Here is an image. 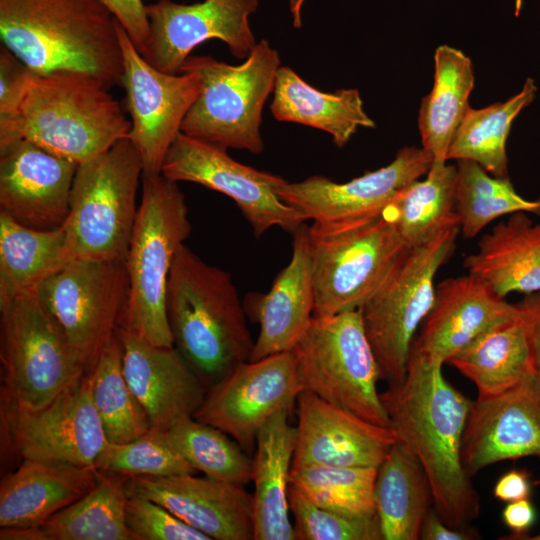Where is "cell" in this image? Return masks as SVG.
I'll return each instance as SVG.
<instances>
[{"mask_svg":"<svg viewBox=\"0 0 540 540\" xmlns=\"http://www.w3.org/2000/svg\"><path fill=\"white\" fill-rule=\"evenodd\" d=\"M396 441L420 462L433 507L455 529H469L480 513L479 495L462 460L473 401L443 375L442 365L410 352L405 379L380 393Z\"/></svg>","mask_w":540,"mask_h":540,"instance_id":"obj_1","label":"cell"},{"mask_svg":"<svg viewBox=\"0 0 540 540\" xmlns=\"http://www.w3.org/2000/svg\"><path fill=\"white\" fill-rule=\"evenodd\" d=\"M292 470L310 466L379 467L396 443L390 427L370 423L303 390L296 402Z\"/></svg>","mask_w":540,"mask_h":540,"instance_id":"obj_20","label":"cell"},{"mask_svg":"<svg viewBox=\"0 0 540 540\" xmlns=\"http://www.w3.org/2000/svg\"><path fill=\"white\" fill-rule=\"evenodd\" d=\"M116 26L99 0H0L2 45L37 74L77 71L122 85Z\"/></svg>","mask_w":540,"mask_h":540,"instance_id":"obj_2","label":"cell"},{"mask_svg":"<svg viewBox=\"0 0 540 540\" xmlns=\"http://www.w3.org/2000/svg\"><path fill=\"white\" fill-rule=\"evenodd\" d=\"M537 86L527 78L521 91L505 102L469 108L447 154V160H471L498 178L508 176L506 142L514 119L535 99Z\"/></svg>","mask_w":540,"mask_h":540,"instance_id":"obj_36","label":"cell"},{"mask_svg":"<svg viewBox=\"0 0 540 540\" xmlns=\"http://www.w3.org/2000/svg\"><path fill=\"white\" fill-rule=\"evenodd\" d=\"M122 370L153 428L167 430L193 417L206 387L174 346L154 345L120 326Z\"/></svg>","mask_w":540,"mask_h":540,"instance_id":"obj_24","label":"cell"},{"mask_svg":"<svg viewBox=\"0 0 540 540\" xmlns=\"http://www.w3.org/2000/svg\"><path fill=\"white\" fill-rule=\"evenodd\" d=\"M1 401L36 410L85 373L38 289L0 303Z\"/></svg>","mask_w":540,"mask_h":540,"instance_id":"obj_9","label":"cell"},{"mask_svg":"<svg viewBox=\"0 0 540 540\" xmlns=\"http://www.w3.org/2000/svg\"><path fill=\"white\" fill-rule=\"evenodd\" d=\"M540 458V378L534 373L512 388L478 397L469 412L462 460L472 477L504 460Z\"/></svg>","mask_w":540,"mask_h":540,"instance_id":"obj_19","label":"cell"},{"mask_svg":"<svg viewBox=\"0 0 540 540\" xmlns=\"http://www.w3.org/2000/svg\"><path fill=\"white\" fill-rule=\"evenodd\" d=\"M190 232L188 208L177 182L161 173L143 175L124 260L129 296L121 326L157 346H173L167 285L174 257Z\"/></svg>","mask_w":540,"mask_h":540,"instance_id":"obj_5","label":"cell"},{"mask_svg":"<svg viewBox=\"0 0 540 540\" xmlns=\"http://www.w3.org/2000/svg\"><path fill=\"white\" fill-rule=\"evenodd\" d=\"M164 432L171 445L196 471L241 486L252 482V458L222 430L189 417Z\"/></svg>","mask_w":540,"mask_h":540,"instance_id":"obj_39","label":"cell"},{"mask_svg":"<svg viewBox=\"0 0 540 540\" xmlns=\"http://www.w3.org/2000/svg\"><path fill=\"white\" fill-rule=\"evenodd\" d=\"M33 72L7 47L0 48V146L7 144L16 126L20 108Z\"/></svg>","mask_w":540,"mask_h":540,"instance_id":"obj_44","label":"cell"},{"mask_svg":"<svg viewBox=\"0 0 540 540\" xmlns=\"http://www.w3.org/2000/svg\"><path fill=\"white\" fill-rule=\"evenodd\" d=\"M303 391L294 349L241 363L209 387L194 414L234 439L248 454L262 426L277 412H292Z\"/></svg>","mask_w":540,"mask_h":540,"instance_id":"obj_14","label":"cell"},{"mask_svg":"<svg viewBox=\"0 0 540 540\" xmlns=\"http://www.w3.org/2000/svg\"><path fill=\"white\" fill-rule=\"evenodd\" d=\"M94 466L22 460L0 484V528L41 525L98 482Z\"/></svg>","mask_w":540,"mask_h":540,"instance_id":"obj_26","label":"cell"},{"mask_svg":"<svg viewBox=\"0 0 540 540\" xmlns=\"http://www.w3.org/2000/svg\"><path fill=\"white\" fill-rule=\"evenodd\" d=\"M305 0H289L290 11L293 16V25L296 28L301 27V10Z\"/></svg>","mask_w":540,"mask_h":540,"instance_id":"obj_50","label":"cell"},{"mask_svg":"<svg viewBox=\"0 0 540 540\" xmlns=\"http://www.w3.org/2000/svg\"><path fill=\"white\" fill-rule=\"evenodd\" d=\"M457 167L433 162L426 178L402 189L383 211L407 248L425 244L443 231L460 227L455 205Z\"/></svg>","mask_w":540,"mask_h":540,"instance_id":"obj_35","label":"cell"},{"mask_svg":"<svg viewBox=\"0 0 540 540\" xmlns=\"http://www.w3.org/2000/svg\"><path fill=\"white\" fill-rule=\"evenodd\" d=\"M531 482L525 470L512 469L503 474L493 488V495L502 502H513L529 498Z\"/></svg>","mask_w":540,"mask_h":540,"instance_id":"obj_48","label":"cell"},{"mask_svg":"<svg viewBox=\"0 0 540 540\" xmlns=\"http://www.w3.org/2000/svg\"><path fill=\"white\" fill-rule=\"evenodd\" d=\"M166 309L173 346L206 389L250 359L254 342L230 273L185 244L172 263Z\"/></svg>","mask_w":540,"mask_h":540,"instance_id":"obj_3","label":"cell"},{"mask_svg":"<svg viewBox=\"0 0 540 540\" xmlns=\"http://www.w3.org/2000/svg\"><path fill=\"white\" fill-rule=\"evenodd\" d=\"M376 517L382 540H418L433 495L418 459L396 443L378 467Z\"/></svg>","mask_w":540,"mask_h":540,"instance_id":"obj_32","label":"cell"},{"mask_svg":"<svg viewBox=\"0 0 540 540\" xmlns=\"http://www.w3.org/2000/svg\"><path fill=\"white\" fill-rule=\"evenodd\" d=\"M257 7L258 0H159L146 5L150 32L143 57L160 71L178 74L196 46L216 38L233 56L246 59L256 45L249 16Z\"/></svg>","mask_w":540,"mask_h":540,"instance_id":"obj_18","label":"cell"},{"mask_svg":"<svg viewBox=\"0 0 540 540\" xmlns=\"http://www.w3.org/2000/svg\"><path fill=\"white\" fill-rule=\"evenodd\" d=\"M456 212L465 239L477 236L495 219L516 212L540 216V198L526 199L517 193L509 177L498 178L471 160L457 161Z\"/></svg>","mask_w":540,"mask_h":540,"instance_id":"obj_37","label":"cell"},{"mask_svg":"<svg viewBox=\"0 0 540 540\" xmlns=\"http://www.w3.org/2000/svg\"><path fill=\"white\" fill-rule=\"evenodd\" d=\"M460 227L407 248L389 275L360 308L381 379L401 383L415 334L435 300L434 279L455 249Z\"/></svg>","mask_w":540,"mask_h":540,"instance_id":"obj_8","label":"cell"},{"mask_svg":"<svg viewBox=\"0 0 540 540\" xmlns=\"http://www.w3.org/2000/svg\"><path fill=\"white\" fill-rule=\"evenodd\" d=\"M85 373H90L122 325L129 296L123 261L75 260L38 288Z\"/></svg>","mask_w":540,"mask_h":540,"instance_id":"obj_12","label":"cell"},{"mask_svg":"<svg viewBox=\"0 0 540 540\" xmlns=\"http://www.w3.org/2000/svg\"><path fill=\"white\" fill-rule=\"evenodd\" d=\"M128 477L100 471L97 484L39 526L0 528L1 540H133L125 518Z\"/></svg>","mask_w":540,"mask_h":540,"instance_id":"obj_29","label":"cell"},{"mask_svg":"<svg viewBox=\"0 0 540 540\" xmlns=\"http://www.w3.org/2000/svg\"><path fill=\"white\" fill-rule=\"evenodd\" d=\"M479 533L473 529H455L447 525L432 507L425 517L420 539L423 540H473Z\"/></svg>","mask_w":540,"mask_h":540,"instance_id":"obj_49","label":"cell"},{"mask_svg":"<svg viewBox=\"0 0 540 540\" xmlns=\"http://www.w3.org/2000/svg\"><path fill=\"white\" fill-rule=\"evenodd\" d=\"M89 374L92 400L109 443H126L151 429L145 409L123 374L117 335Z\"/></svg>","mask_w":540,"mask_h":540,"instance_id":"obj_38","label":"cell"},{"mask_svg":"<svg viewBox=\"0 0 540 540\" xmlns=\"http://www.w3.org/2000/svg\"><path fill=\"white\" fill-rule=\"evenodd\" d=\"M273 94L270 107L276 120L327 132L339 148L349 142L359 127H375L357 89L322 92L287 66H280Z\"/></svg>","mask_w":540,"mask_h":540,"instance_id":"obj_30","label":"cell"},{"mask_svg":"<svg viewBox=\"0 0 540 540\" xmlns=\"http://www.w3.org/2000/svg\"><path fill=\"white\" fill-rule=\"evenodd\" d=\"M308 227L302 224L292 235L289 263L264 294H250L244 301L246 314L259 325L250 359L295 348L313 318L315 295Z\"/></svg>","mask_w":540,"mask_h":540,"instance_id":"obj_25","label":"cell"},{"mask_svg":"<svg viewBox=\"0 0 540 540\" xmlns=\"http://www.w3.org/2000/svg\"><path fill=\"white\" fill-rule=\"evenodd\" d=\"M127 32L143 56L149 39V21L142 0H99Z\"/></svg>","mask_w":540,"mask_h":540,"instance_id":"obj_45","label":"cell"},{"mask_svg":"<svg viewBox=\"0 0 540 540\" xmlns=\"http://www.w3.org/2000/svg\"><path fill=\"white\" fill-rule=\"evenodd\" d=\"M433 161L423 147H404L388 165L347 182L337 183L320 175L299 182L283 179L276 192L312 223L355 226L380 217L402 189L427 174Z\"/></svg>","mask_w":540,"mask_h":540,"instance_id":"obj_17","label":"cell"},{"mask_svg":"<svg viewBox=\"0 0 540 540\" xmlns=\"http://www.w3.org/2000/svg\"><path fill=\"white\" fill-rule=\"evenodd\" d=\"M279 68V54L266 40L256 43L245 61L236 66L210 56H189L180 72L195 74L201 90L181 132L225 150L260 154L264 149L262 111L274 91Z\"/></svg>","mask_w":540,"mask_h":540,"instance_id":"obj_6","label":"cell"},{"mask_svg":"<svg viewBox=\"0 0 540 540\" xmlns=\"http://www.w3.org/2000/svg\"><path fill=\"white\" fill-rule=\"evenodd\" d=\"M99 79L77 71L34 73L9 142L31 141L78 165L129 136L131 122Z\"/></svg>","mask_w":540,"mask_h":540,"instance_id":"obj_4","label":"cell"},{"mask_svg":"<svg viewBox=\"0 0 540 540\" xmlns=\"http://www.w3.org/2000/svg\"><path fill=\"white\" fill-rule=\"evenodd\" d=\"M447 363L474 383L478 397L500 394L536 373L522 313L481 333Z\"/></svg>","mask_w":540,"mask_h":540,"instance_id":"obj_31","label":"cell"},{"mask_svg":"<svg viewBox=\"0 0 540 540\" xmlns=\"http://www.w3.org/2000/svg\"><path fill=\"white\" fill-rule=\"evenodd\" d=\"M290 414L277 412L257 435L252 458L254 540H296L288 492L297 433Z\"/></svg>","mask_w":540,"mask_h":540,"instance_id":"obj_27","label":"cell"},{"mask_svg":"<svg viewBox=\"0 0 540 540\" xmlns=\"http://www.w3.org/2000/svg\"><path fill=\"white\" fill-rule=\"evenodd\" d=\"M125 518L133 540H210L162 505L145 497L128 496Z\"/></svg>","mask_w":540,"mask_h":540,"instance_id":"obj_43","label":"cell"},{"mask_svg":"<svg viewBox=\"0 0 540 540\" xmlns=\"http://www.w3.org/2000/svg\"><path fill=\"white\" fill-rule=\"evenodd\" d=\"M140 156L128 138L78 165L64 223L73 261H123L142 181Z\"/></svg>","mask_w":540,"mask_h":540,"instance_id":"obj_7","label":"cell"},{"mask_svg":"<svg viewBox=\"0 0 540 540\" xmlns=\"http://www.w3.org/2000/svg\"><path fill=\"white\" fill-rule=\"evenodd\" d=\"M434 68V84L422 99L418 127L422 147L433 162H447L452 140L470 108L475 78L471 59L448 45L436 49Z\"/></svg>","mask_w":540,"mask_h":540,"instance_id":"obj_34","label":"cell"},{"mask_svg":"<svg viewBox=\"0 0 540 540\" xmlns=\"http://www.w3.org/2000/svg\"><path fill=\"white\" fill-rule=\"evenodd\" d=\"M128 494L162 505L210 540H254L253 494L244 486L180 474L128 477Z\"/></svg>","mask_w":540,"mask_h":540,"instance_id":"obj_22","label":"cell"},{"mask_svg":"<svg viewBox=\"0 0 540 540\" xmlns=\"http://www.w3.org/2000/svg\"><path fill=\"white\" fill-rule=\"evenodd\" d=\"M502 519L512 532L508 539H524L536 520V512L529 498L521 499L505 506Z\"/></svg>","mask_w":540,"mask_h":540,"instance_id":"obj_46","label":"cell"},{"mask_svg":"<svg viewBox=\"0 0 540 540\" xmlns=\"http://www.w3.org/2000/svg\"><path fill=\"white\" fill-rule=\"evenodd\" d=\"M377 471V467L310 466L291 470L290 483L323 508L374 517Z\"/></svg>","mask_w":540,"mask_h":540,"instance_id":"obj_40","label":"cell"},{"mask_svg":"<svg viewBox=\"0 0 540 540\" xmlns=\"http://www.w3.org/2000/svg\"><path fill=\"white\" fill-rule=\"evenodd\" d=\"M521 315L482 278L468 273L435 287L434 304L411 351L442 365L486 330Z\"/></svg>","mask_w":540,"mask_h":540,"instance_id":"obj_23","label":"cell"},{"mask_svg":"<svg viewBox=\"0 0 540 540\" xmlns=\"http://www.w3.org/2000/svg\"><path fill=\"white\" fill-rule=\"evenodd\" d=\"M517 306L528 329L535 371L540 378V292L527 294Z\"/></svg>","mask_w":540,"mask_h":540,"instance_id":"obj_47","label":"cell"},{"mask_svg":"<svg viewBox=\"0 0 540 540\" xmlns=\"http://www.w3.org/2000/svg\"><path fill=\"white\" fill-rule=\"evenodd\" d=\"M313 264V317L360 309L407 249L382 215L349 227H308Z\"/></svg>","mask_w":540,"mask_h":540,"instance_id":"obj_11","label":"cell"},{"mask_svg":"<svg viewBox=\"0 0 540 540\" xmlns=\"http://www.w3.org/2000/svg\"><path fill=\"white\" fill-rule=\"evenodd\" d=\"M94 466L99 471L126 477H167L196 472L171 445L164 430L153 427L135 440L121 444L108 442Z\"/></svg>","mask_w":540,"mask_h":540,"instance_id":"obj_41","label":"cell"},{"mask_svg":"<svg viewBox=\"0 0 540 540\" xmlns=\"http://www.w3.org/2000/svg\"><path fill=\"white\" fill-rule=\"evenodd\" d=\"M77 168L28 140L0 148V212L34 229L62 226Z\"/></svg>","mask_w":540,"mask_h":540,"instance_id":"obj_21","label":"cell"},{"mask_svg":"<svg viewBox=\"0 0 540 540\" xmlns=\"http://www.w3.org/2000/svg\"><path fill=\"white\" fill-rule=\"evenodd\" d=\"M0 420L2 449L21 461L94 466L108 443L92 400L89 373L36 410L1 401Z\"/></svg>","mask_w":540,"mask_h":540,"instance_id":"obj_13","label":"cell"},{"mask_svg":"<svg viewBox=\"0 0 540 540\" xmlns=\"http://www.w3.org/2000/svg\"><path fill=\"white\" fill-rule=\"evenodd\" d=\"M526 540H540V533L533 536V537H526Z\"/></svg>","mask_w":540,"mask_h":540,"instance_id":"obj_51","label":"cell"},{"mask_svg":"<svg viewBox=\"0 0 540 540\" xmlns=\"http://www.w3.org/2000/svg\"><path fill=\"white\" fill-rule=\"evenodd\" d=\"M116 29L123 58L121 86L131 118L128 139L140 156L143 175L160 174L166 154L199 95L201 83L191 72L170 74L156 69L118 22Z\"/></svg>","mask_w":540,"mask_h":540,"instance_id":"obj_16","label":"cell"},{"mask_svg":"<svg viewBox=\"0 0 540 540\" xmlns=\"http://www.w3.org/2000/svg\"><path fill=\"white\" fill-rule=\"evenodd\" d=\"M303 390L375 425L390 427L380 370L360 309L313 317L294 348Z\"/></svg>","mask_w":540,"mask_h":540,"instance_id":"obj_10","label":"cell"},{"mask_svg":"<svg viewBox=\"0 0 540 540\" xmlns=\"http://www.w3.org/2000/svg\"><path fill=\"white\" fill-rule=\"evenodd\" d=\"M516 212L496 224L464 259L468 273L487 282L502 297L540 292V223Z\"/></svg>","mask_w":540,"mask_h":540,"instance_id":"obj_28","label":"cell"},{"mask_svg":"<svg viewBox=\"0 0 540 540\" xmlns=\"http://www.w3.org/2000/svg\"><path fill=\"white\" fill-rule=\"evenodd\" d=\"M161 174L176 182L197 183L228 196L256 237L273 227L293 234L307 221L278 196L276 187L282 177L239 163L225 149L183 132L170 146Z\"/></svg>","mask_w":540,"mask_h":540,"instance_id":"obj_15","label":"cell"},{"mask_svg":"<svg viewBox=\"0 0 540 540\" xmlns=\"http://www.w3.org/2000/svg\"><path fill=\"white\" fill-rule=\"evenodd\" d=\"M72 261L64 224L34 229L0 212V303L38 289Z\"/></svg>","mask_w":540,"mask_h":540,"instance_id":"obj_33","label":"cell"},{"mask_svg":"<svg viewBox=\"0 0 540 540\" xmlns=\"http://www.w3.org/2000/svg\"><path fill=\"white\" fill-rule=\"evenodd\" d=\"M288 496L296 540H382L376 516H351L323 508L291 483Z\"/></svg>","mask_w":540,"mask_h":540,"instance_id":"obj_42","label":"cell"}]
</instances>
